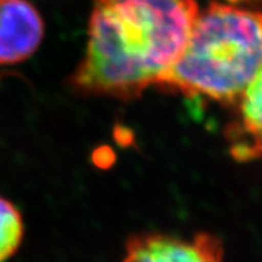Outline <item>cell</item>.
<instances>
[{
  "label": "cell",
  "mask_w": 262,
  "mask_h": 262,
  "mask_svg": "<svg viewBox=\"0 0 262 262\" xmlns=\"http://www.w3.org/2000/svg\"><path fill=\"white\" fill-rule=\"evenodd\" d=\"M198 12L195 0H94L71 86L84 95L141 97L178 60Z\"/></svg>",
  "instance_id": "6da1fadb"
},
{
  "label": "cell",
  "mask_w": 262,
  "mask_h": 262,
  "mask_svg": "<svg viewBox=\"0 0 262 262\" xmlns=\"http://www.w3.org/2000/svg\"><path fill=\"white\" fill-rule=\"evenodd\" d=\"M262 69V12L213 2L200 10L182 54L157 87L230 106Z\"/></svg>",
  "instance_id": "7a4b0ae2"
},
{
  "label": "cell",
  "mask_w": 262,
  "mask_h": 262,
  "mask_svg": "<svg viewBox=\"0 0 262 262\" xmlns=\"http://www.w3.org/2000/svg\"><path fill=\"white\" fill-rule=\"evenodd\" d=\"M122 262H224V248L209 233L191 238L146 233L128 239Z\"/></svg>",
  "instance_id": "3957f363"
},
{
  "label": "cell",
  "mask_w": 262,
  "mask_h": 262,
  "mask_svg": "<svg viewBox=\"0 0 262 262\" xmlns=\"http://www.w3.org/2000/svg\"><path fill=\"white\" fill-rule=\"evenodd\" d=\"M45 36V21L28 0H0V64L34 55Z\"/></svg>",
  "instance_id": "277c9868"
},
{
  "label": "cell",
  "mask_w": 262,
  "mask_h": 262,
  "mask_svg": "<svg viewBox=\"0 0 262 262\" xmlns=\"http://www.w3.org/2000/svg\"><path fill=\"white\" fill-rule=\"evenodd\" d=\"M234 106L237 118L226 128L231 156L242 162L262 157V69Z\"/></svg>",
  "instance_id": "5b68a950"
},
{
  "label": "cell",
  "mask_w": 262,
  "mask_h": 262,
  "mask_svg": "<svg viewBox=\"0 0 262 262\" xmlns=\"http://www.w3.org/2000/svg\"><path fill=\"white\" fill-rule=\"evenodd\" d=\"M25 224L12 202L0 196V262L10 259L20 248Z\"/></svg>",
  "instance_id": "8992f818"
},
{
  "label": "cell",
  "mask_w": 262,
  "mask_h": 262,
  "mask_svg": "<svg viewBox=\"0 0 262 262\" xmlns=\"http://www.w3.org/2000/svg\"><path fill=\"white\" fill-rule=\"evenodd\" d=\"M230 2H231V0H230Z\"/></svg>",
  "instance_id": "52a82bcc"
}]
</instances>
